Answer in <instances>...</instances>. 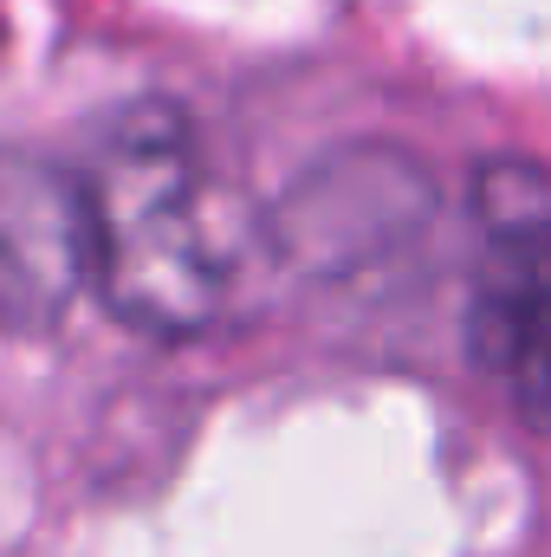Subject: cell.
<instances>
[{
	"label": "cell",
	"instance_id": "6da1fadb",
	"mask_svg": "<svg viewBox=\"0 0 551 557\" xmlns=\"http://www.w3.org/2000/svg\"><path fill=\"white\" fill-rule=\"evenodd\" d=\"M91 285L149 337H201L241 311L254 273L247 201L215 175L182 111L137 104L85 175Z\"/></svg>",
	"mask_w": 551,
	"mask_h": 557
},
{
	"label": "cell",
	"instance_id": "7a4b0ae2",
	"mask_svg": "<svg viewBox=\"0 0 551 557\" xmlns=\"http://www.w3.org/2000/svg\"><path fill=\"white\" fill-rule=\"evenodd\" d=\"M474 214L480 260L467 298V350L519 416L551 428V175L493 162L474 188Z\"/></svg>",
	"mask_w": 551,
	"mask_h": 557
},
{
	"label": "cell",
	"instance_id": "3957f363",
	"mask_svg": "<svg viewBox=\"0 0 551 557\" xmlns=\"http://www.w3.org/2000/svg\"><path fill=\"white\" fill-rule=\"evenodd\" d=\"M91 285L85 182L0 149V331L52 324Z\"/></svg>",
	"mask_w": 551,
	"mask_h": 557
}]
</instances>
